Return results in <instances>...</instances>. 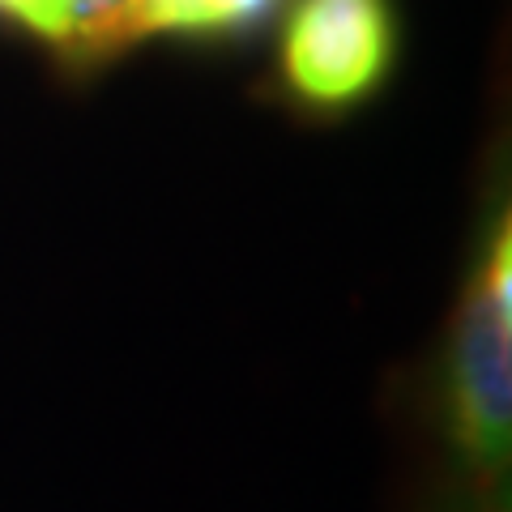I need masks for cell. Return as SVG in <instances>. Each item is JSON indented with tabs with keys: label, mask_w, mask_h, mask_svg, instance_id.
<instances>
[{
	"label": "cell",
	"mask_w": 512,
	"mask_h": 512,
	"mask_svg": "<svg viewBox=\"0 0 512 512\" xmlns=\"http://www.w3.org/2000/svg\"><path fill=\"white\" fill-rule=\"evenodd\" d=\"M0 18L18 22L22 30H30V35L56 43L60 18H64V0H0Z\"/></svg>",
	"instance_id": "cell-5"
},
{
	"label": "cell",
	"mask_w": 512,
	"mask_h": 512,
	"mask_svg": "<svg viewBox=\"0 0 512 512\" xmlns=\"http://www.w3.org/2000/svg\"><path fill=\"white\" fill-rule=\"evenodd\" d=\"M393 64L384 0H299L282 35V73L303 103L346 107L380 86Z\"/></svg>",
	"instance_id": "cell-2"
},
{
	"label": "cell",
	"mask_w": 512,
	"mask_h": 512,
	"mask_svg": "<svg viewBox=\"0 0 512 512\" xmlns=\"http://www.w3.org/2000/svg\"><path fill=\"white\" fill-rule=\"evenodd\" d=\"M150 35V0H64L60 35L52 47L77 69H94Z\"/></svg>",
	"instance_id": "cell-3"
},
{
	"label": "cell",
	"mask_w": 512,
	"mask_h": 512,
	"mask_svg": "<svg viewBox=\"0 0 512 512\" xmlns=\"http://www.w3.org/2000/svg\"><path fill=\"white\" fill-rule=\"evenodd\" d=\"M274 0H150L154 35H227L252 26Z\"/></svg>",
	"instance_id": "cell-4"
},
{
	"label": "cell",
	"mask_w": 512,
	"mask_h": 512,
	"mask_svg": "<svg viewBox=\"0 0 512 512\" xmlns=\"http://www.w3.org/2000/svg\"><path fill=\"white\" fill-rule=\"evenodd\" d=\"M444 427L466 478L487 495L512 461V214L487 218L444 359Z\"/></svg>",
	"instance_id": "cell-1"
}]
</instances>
